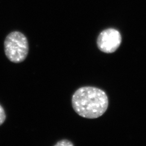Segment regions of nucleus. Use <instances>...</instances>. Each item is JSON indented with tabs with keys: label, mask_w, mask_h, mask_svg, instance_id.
<instances>
[{
	"label": "nucleus",
	"mask_w": 146,
	"mask_h": 146,
	"mask_svg": "<svg viewBox=\"0 0 146 146\" xmlns=\"http://www.w3.org/2000/svg\"><path fill=\"white\" fill-rule=\"evenodd\" d=\"M75 111L82 117L94 119L103 115L107 110L108 98L104 90L94 87L78 89L72 96Z\"/></svg>",
	"instance_id": "nucleus-1"
},
{
	"label": "nucleus",
	"mask_w": 146,
	"mask_h": 146,
	"mask_svg": "<svg viewBox=\"0 0 146 146\" xmlns=\"http://www.w3.org/2000/svg\"><path fill=\"white\" fill-rule=\"evenodd\" d=\"M122 37L117 30L110 28L102 31L97 39V45L102 52L110 54L115 52L120 47Z\"/></svg>",
	"instance_id": "nucleus-3"
},
{
	"label": "nucleus",
	"mask_w": 146,
	"mask_h": 146,
	"mask_svg": "<svg viewBox=\"0 0 146 146\" xmlns=\"http://www.w3.org/2000/svg\"><path fill=\"white\" fill-rule=\"evenodd\" d=\"M74 144L71 142L67 140H62L61 141H58L56 143L55 146H73Z\"/></svg>",
	"instance_id": "nucleus-5"
},
{
	"label": "nucleus",
	"mask_w": 146,
	"mask_h": 146,
	"mask_svg": "<svg viewBox=\"0 0 146 146\" xmlns=\"http://www.w3.org/2000/svg\"><path fill=\"white\" fill-rule=\"evenodd\" d=\"M5 56L12 62L24 61L29 52V44L26 36L20 31L9 33L4 42Z\"/></svg>",
	"instance_id": "nucleus-2"
},
{
	"label": "nucleus",
	"mask_w": 146,
	"mask_h": 146,
	"mask_svg": "<svg viewBox=\"0 0 146 146\" xmlns=\"http://www.w3.org/2000/svg\"><path fill=\"white\" fill-rule=\"evenodd\" d=\"M6 119V114L3 108L0 104V125H2Z\"/></svg>",
	"instance_id": "nucleus-4"
}]
</instances>
